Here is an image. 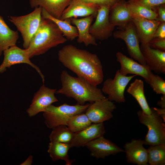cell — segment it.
<instances>
[{
	"mask_svg": "<svg viewBox=\"0 0 165 165\" xmlns=\"http://www.w3.org/2000/svg\"><path fill=\"white\" fill-rule=\"evenodd\" d=\"M59 61L65 67L93 85L101 84L104 79L103 67L98 56L86 50L70 44L58 53Z\"/></svg>",
	"mask_w": 165,
	"mask_h": 165,
	"instance_id": "1",
	"label": "cell"
},
{
	"mask_svg": "<svg viewBox=\"0 0 165 165\" xmlns=\"http://www.w3.org/2000/svg\"><path fill=\"white\" fill-rule=\"evenodd\" d=\"M60 79L62 87L56 93L73 98L78 104L84 105L86 102L91 103L106 98L97 86L92 85L82 77L72 76L66 70L62 71Z\"/></svg>",
	"mask_w": 165,
	"mask_h": 165,
	"instance_id": "2",
	"label": "cell"
},
{
	"mask_svg": "<svg viewBox=\"0 0 165 165\" xmlns=\"http://www.w3.org/2000/svg\"><path fill=\"white\" fill-rule=\"evenodd\" d=\"M67 40L53 22L42 17L38 29L26 49L31 59L43 54L51 48L63 44Z\"/></svg>",
	"mask_w": 165,
	"mask_h": 165,
	"instance_id": "3",
	"label": "cell"
},
{
	"mask_svg": "<svg viewBox=\"0 0 165 165\" xmlns=\"http://www.w3.org/2000/svg\"><path fill=\"white\" fill-rule=\"evenodd\" d=\"M150 108L152 113L150 115L145 114L142 110H139L137 113L140 123L148 129L144 140V144L154 145L165 144V122L153 107Z\"/></svg>",
	"mask_w": 165,
	"mask_h": 165,
	"instance_id": "4",
	"label": "cell"
},
{
	"mask_svg": "<svg viewBox=\"0 0 165 165\" xmlns=\"http://www.w3.org/2000/svg\"><path fill=\"white\" fill-rule=\"evenodd\" d=\"M89 105H72L64 103L58 106L51 105L43 112L45 123L47 127L52 129L58 126L66 125L71 117L84 112Z\"/></svg>",
	"mask_w": 165,
	"mask_h": 165,
	"instance_id": "5",
	"label": "cell"
},
{
	"mask_svg": "<svg viewBox=\"0 0 165 165\" xmlns=\"http://www.w3.org/2000/svg\"><path fill=\"white\" fill-rule=\"evenodd\" d=\"M42 9L41 7H38L27 15L9 17V20L15 26L21 35L24 49L28 47L32 37L40 25L42 18Z\"/></svg>",
	"mask_w": 165,
	"mask_h": 165,
	"instance_id": "6",
	"label": "cell"
},
{
	"mask_svg": "<svg viewBox=\"0 0 165 165\" xmlns=\"http://www.w3.org/2000/svg\"><path fill=\"white\" fill-rule=\"evenodd\" d=\"M113 35L115 38L120 39L124 41L128 53L132 58L140 64L146 65L140 50L138 37L132 21L119 30L114 32Z\"/></svg>",
	"mask_w": 165,
	"mask_h": 165,
	"instance_id": "7",
	"label": "cell"
},
{
	"mask_svg": "<svg viewBox=\"0 0 165 165\" xmlns=\"http://www.w3.org/2000/svg\"><path fill=\"white\" fill-rule=\"evenodd\" d=\"M136 76L123 75L118 70L113 79L108 78L104 82L101 90L103 93L108 95L107 98L110 101L119 103H124L126 101L124 92L126 87Z\"/></svg>",
	"mask_w": 165,
	"mask_h": 165,
	"instance_id": "8",
	"label": "cell"
},
{
	"mask_svg": "<svg viewBox=\"0 0 165 165\" xmlns=\"http://www.w3.org/2000/svg\"><path fill=\"white\" fill-rule=\"evenodd\" d=\"M4 59L0 65V73L5 72L7 68L17 64H26L34 68L40 76L44 83L45 77L39 68L30 60L26 49H22L16 45L12 46L4 50L3 51Z\"/></svg>",
	"mask_w": 165,
	"mask_h": 165,
	"instance_id": "9",
	"label": "cell"
},
{
	"mask_svg": "<svg viewBox=\"0 0 165 165\" xmlns=\"http://www.w3.org/2000/svg\"><path fill=\"white\" fill-rule=\"evenodd\" d=\"M110 9L107 6H101L98 8L95 21L90 29V33L96 40L107 39L113 34L115 26L109 20Z\"/></svg>",
	"mask_w": 165,
	"mask_h": 165,
	"instance_id": "10",
	"label": "cell"
},
{
	"mask_svg": "<svg viewBox=\"0 0 165 165\" xmlns=\"http://www.w3.org/2000/svg\"><path fill=\"white\" fill-rule=\"evenodd\" d=\"M116 108L114 102L106 97L90 104L85 112L92 123H100L112 118Z\"/></svg>",
	"mask_w": 165,
	"mask_h": 165,
	"instance_id": "11",
	"label": "cell"
},
{
	"mask_svg": "<svg viewBox=\"0 0 165 165\" xmlns=\"http://www.w3.org/2000/svg\"><path fill=\"white\" fill-rule=\"evenodd\" d=\"M57 90L46 87L44 84L35 94L31 105L27 110L30 117L34 116L40 112H44L46 108L58 100L55 96Z\"/></svg>",
	"mask_w": 165,
	"mask_h": 165,
	"instance_id": "12",
	"label": "cell"
},
{
	"mask_svg": "<svg viewBox=\"0 0 165 165\" xmlns=\"http://www.w3.org/2000/svg\"><path fill=\"white\" fill-rule=\"evenodd\" d=\"M90 152L91 156L97 159H105L110 155L124 152L121 148L104 136L95 139L87 143L85 146Z\"/></svg>",
	"mask_w": 165,
	"mask_h": 165,
	"instance_id": "13",
	"label": "cell"
},
{
	"mask_svg": "<svg viewBox=\"0 0 165 165\" xmlns=\"http://www.w3.org/2000/svg\"><path fill=\"white\" fill-rule=\"evenodd\" d=\"M140 48L150 70L157 74H165V51L152 48L148 44H141Z\"/></svg>",
	"mask_w": 165,
	"mask_h": 165,
	"instance_id": "14",
	"label": "cell"
},
{
	"mask_svg": "<svg viewBox=\"0 0 165 165\" xmlns=\"http://www.w3.org/2000/svg\"><path fill=\"white\" fill-rule=\"evenodd\" d=\"M99 7L84 2L82 0H71L69 4L63 12L60 19L64 20L72 18L96 16Z\"/></svg>",
	"mask_w": 165,
	"mask_h": 165,
	"instance_id": "15",
	"label": "cell"
},
{
	"mask_svg": "<svg viewBox=\"0 0 165 165\" xmlns=\"http://www.w3.org/2000/svg\"><path fill=\"white\" fill-rule=\"evenodd\" d=\"M144 144V140L133 139L124 145L123 148L128 163L138 165L148 164V151Z\"/></svg>",
	"mask_w": 165,
	"mask_h": 165,
	"instance_id": "16",
	"label": "cell"
},
{
	"mask_svg": "<svg viewBox=\"0 0 165 165\" xmlns=\"http://www.w3.org/2000/svg\"><path fill=\"white\" fill-rule=\"evenodd\" d=\"M105 132L103 123H92L86 129L75 133L74 138L70 144V147L85 146L89 142L104 136Z\"/></svg>",
	"mask_w": 165,
	"mask_h": 165,
	"instance_id": "17",
	"label": "cell"
},
{
	"mask_svg": "<svg viewBox=\"0 0 165 165\" xmlns=\"http://www.w3.org/2000/svg\"><path fill=\"white\" fill-rule=\"evenodd\" d=\"M116 56L117 61L119 63L121 66L119 71L123 75L127 76L129 74H134L141 76L145 80L152 71L147 65L140 64L121 52H117Z\"/></svg>",
	"mask_w": 165,
	"mask_h": 165,
	"instance_id": "18",
	"label": "cell"
},
{
	"mask_svg": "<svg viewBox=\"0 0 165 165\" xmlns=\"http://www.w3.org/2000/svg\"><path fill=\"white\" fill-rule=\"evenodd\" d=\"M133 22L141 44H148L153 38L156 31L160 22L138 17H133Z\"/></svg>",
	"mask_w": 165,
	"mask_h": 165,
	"instance_id": "19",
	"label": "cell"
},
{
	"mask_svg": "<svg viewBox=\"0 0 165 165\" xmlns=\"http://www.w3.org/2000/svg\"><path fill=\"white\" fill-rule=\"evenodd\" d=\"M94 17L93 15H90L80 19H68L71 23L75 25L77 29V42L84 43L86 46L90 45H97L96 39L90 32V28Z\"/></svg>",
	"mask_w": 165,
	"mask_h": 165,
	"instance_id": "20",
	"label": "cell"
},
{
	"mask_svg": "<svg viewBox=\"0 0 165 165\" xmlns=\"http://www.w3.org/2000/svg\"><path fill=\"white\" fill-rule=\"evenodd\" d=\"M132 16L125 0H121L110 8L109 19L111 23L120 29L132 21Z\"/></svg>",
	"mask_w": 165,
	"mask_h": 165,
	"instance_id": "21",
	"label": "cell"
},
{
	"mask_svg": "<svg viewBox=\"0 0 165 165\" xmlns=\"http://www.w3.org/2000/svg\"><path fill=\"white\" fill-rule=\"evenodd\" d=\"M71 0H29L31 8L41 7L52 17L60 19Z\"/></svg>",
	"mask_w": 165,
	"mask_h": 165,
	"instance_id": "22",
	"label": "cell"
},
{
	"mask_svg": "<svg viewBox=\"0 0 165 165\" xmlns=\"http://www.w3.org/2000/svg\"><path fill=\"white\" fill-rule=\"evenodd\" d=\"M127 92L134 97L140 106L142 111L145 114L150 115L152 113L145 98L144 90L143 81L141 79H136L127 90Z\"/></svg>",
	"mask_w": 165,
	"mask_h": 165,
	"instance_id": "23",
	"label": "cell"
},
{
	"mask_svg": "<svg viewBox=\"0 0 165 165\" xmlns=\"http://www.w3.org/2000/svg\"><path fill=\"white\" fill-rule=\"evenodd\" d=\"M18 38L17 31L11 29L0 16V56L4 50L16 45Z\"/></svg>",
	"mask_w": 165,
	"mask_h": 165,
	"instance_id": "24",
	"label": "cell"
},
{
	"mask_svg": "<svg viewBox=\"0 0 165 165\" xmlns=\"http://www.w3.org/2000/svg\"><path fill=\"white\" fill-rule=\"evenodd\" d=\"M70 148L69 144L50 141L47 151L53 161L61 160L65 161L66 165H72L75 160L69 158L68 152Z\"/></svg>",
	"mask_w": 165,
	"mask_h": 165,
	"instance_id": "25",
	"label": "cell"
},
{
	"mask_svg": "<svg viewBox=\"0 0 165 165\" xmlns=\"http://www.w3.org/2000/svg\"><path fill=\"white\" fill-rule=\"evenodd\" d=\"M41 14L44 18L50 19L53 22L62 32L63 35L68 40L72 41L77 37V29L75 27L71 24L68 19L62 20L54 18L43 8Z\"/></svg>",
	"mask_w": 165,
	"mask_h": 165,
	"instance_id": "26",
	"label": "cell"
},
{
	"mask_svg": "<svg viewBox=\"0 0 165 165\" xmlns=\"http://www.w3.org/2000/svg\"><path fill=\"white\" fill-rule=\"evenodd\" d=\"M49 138L50 141H56L65 143L70 144L75 135L65 125L57 126L52 129Z\"/></svg>",
	"mask_w": 165,
	"mask_h": 165,
	"instance_id": "27",
	"label": "cell"
},
{
	"mask_svg": "<svg viewBox=\"0 0 165 165\" xmlns=\"http://www.w3.org/2000/svg\"><path fill=\"white\" fill-rule=\"evenodd\" d=\"M147 150L148 163L150 165L165 164V144L150 145Z\"/></svg>",
	"mask_w": 165,
	"mask_h": 165,
	"instance_id": "28",
	"label": "cell"
},
{
	"mask_svg": "<svg viewBox=\"0 0 165 165\" xmlns=\"http://www.w3.org/2000/svg\"><path fill=\"white\" fill-rule=\"evenodd\" d=\"M128 7L132 17L156 20L158 14L156 12L152 9L138 4L127 2Z\"/></svg>",
	"mask_w": 165,
	"mask_h": 165,
	"instance_id": "29",
	"label": "cell"
},
{
	"mask_svg": "<svg viewBox=\"0 0 165 165\" xmlns=\"http://www.w3.org/2000/svg\"><path fill=\"white\" fill-rule=\"evenodd\" d=\"M92 123L85 113L83 112L71 117L66 126L72 132L75 133L86 129Z\"/></svg>",
	"mask_w": 165,
	"mask_h": 165,
	"instance_id": "30",
	"label": "cell"
},
{
	"mask_svg": "<svg viewBox=\"0 0 165 165\" xmlns=\"http://www.w3.org/2000/svg\"><path fill=\"white\" fill-rule=\"evenodd\" d=\"M144 80L156 94L165 95V81L159 75L153 74L151 71Z\"/></svg>",
	"mask_w": 165,
	"mask_h": 165,
	"instance_id": "31",
	"label": "cell"
},
{
	"mask_svg": "<svg viewBox=\"0 0 165 165\" xmlns=\"http://www.w3.org/2000/svg\"><path fill=\"white\" fill-rule=\"evenodd\" d=\"M127 2L138 4L156 11L158 6L165 4V0H129Z\"/></svg>",
	"mask_w": 165,
	"mask_h": 165,
	"instance_id": "32",
	"label": "cell"
},
{
	"mask_svg": "<svg viewBox=\"0 0 165 165\" xmlns=\"http://www.w3.org/2000/svg\"><path fill=\"white\" fill-rule=\"evenodd\" d=\"M84 2L100 7L107 6L111 8L121 0H82Z\"/></svg>",
	"mask_w": 165,
	"mask_h": 165,
	"instance_id": "33",
	"label": "cell"
},
{
	"mask_svg": "<svg viewBox=\"0 0 165 165\" xmlns=\"http://www.w3.org/2000/svg\"><path fill=\"white\" fill-rule=\"evenodd\" d=\"M148 44L152 48L165 51V39L153 38Z\"/></svg>",
	"mask_w": 165,
	"mask_h": 165,
	"instance_id": "34",
	"label": "cell"
},
{
	"mask_svg": "<svg viewBox=\"0 0 165 165\" xmlns=\"http://www.w3.org/2000/svg\"><path fill=\"white\" fill-rule=\"evenodd\" d=\"M153 38L165 39V22L160 23L156 31Z\"/></svg>",
	"mask_w": 165,
	"mask_h": 165,
	"instance_id": "35",
	"label": "cell"
},
{
	"mask_svg": "<svg viewBox=\"0 0 165 165\" xmlns=\"http://www.w3.org/2000/svg\"><path fill=\"white\" fill-rule=\"evenodd\" d=\"M156 11L158 14L156 20L160 22H165V4L158 6L156 8Z\"/></svg>",
	"mask_w": 165,
	"mask_h": 165,
	"instance_id": "36",
	"label": "cell"
},
{
	"mask_svg": "<svg viewBox=\"0 0 165 165\" xmlns=\"http://www.w3.org/2000/svg\"><path fill=\"white\" fill-rule=\"evenodd\" d=\"M153 109L160 116L165 122V109L153 108Z\"/></svg>",
	"mask_w": 165,
	"mask_h": 165,
	"instance_id": "37",
	"label": "cell"
},
{
	"mask_svg": "<svg viewBox=\"0 0 165 165\" xmlns=\"http://www.w3.org/2000/svg\"><path fill=\"white\" fill-rule=\"evenodd\" d=\"M157 105L161 108L165 109V95H163L160 99L157 102Z\"/></svg>",
	"mask_w": 165,
	"mask_h": 165,
	"instance_id": "38",
	"label": "cell"
},
{
	"mask_svg": "<svg viewBox=\"0 0 165 165\" xmlns=\"http://www.w3.org/2000/svg\"><path fill=\"white\" fill-rule=\"evenodd\" d=\"M33 157L32 156H30L28 158L20 165H31L32 164Z\"/></svg>",
	"mask_w": 165,
	"mask_h": 165,
	"instance_id": "39",
	"label": "cell"
}]
</instances>
